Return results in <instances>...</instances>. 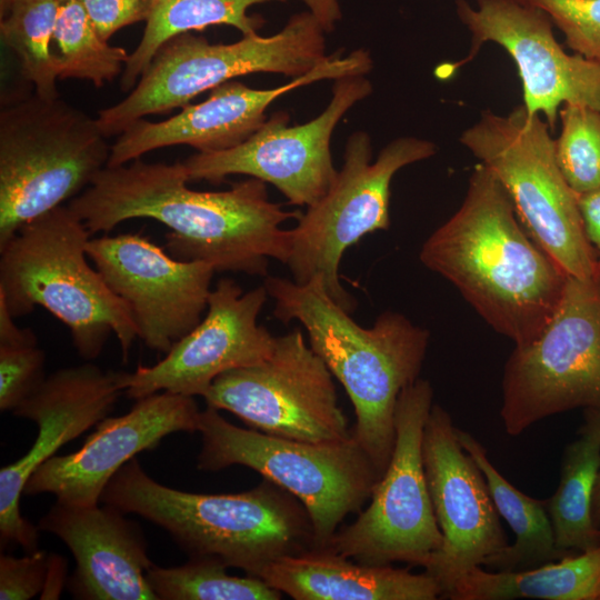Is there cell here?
Masks as SVG:
<instances>
[{"label": "cell", "mask_w": 600, "mask_h": 600, "mask_svg": "<svg viewBox=\"0 0 600 600\" xmlns=\"http://www.w3.org/2000/svg\"><path fill=\"white\" fill-rule=\"evenodd\" d=\"M182 162L104 167L68 207L91 233L136 218L167 226L166 250L183 261H203L216 272L267 276L269 258L287 263L291 231L281 228L302 212L271 202L266 182L249 177L224 191L188 188Z\"/></svg>", "instance_id": "obj_1"}, {"label": "cell", "mask_w": 600, "mask_h": 600, "mask_svg": "<svg viewBox=\"0 0 600 600\" xmlns=\"http://www.w3.org/2000/svg\"><path fill=\"white\" fill-rule=\"evenodd\" d=\"M419 258L514 347L542 331L568 278L531 238L508 192L481 162L461 206L428 237Z\"/></svg>", "instance_id": "obj_2"}, {"label": "cell", "mask_w": 600, "mask_h": 600, "mask_svg": "<svg viewBox=\"0 0 600 600\" xmlns=\"http://www.w3.org/2000/svg\"><path fill=\"white\" fill-rule=\"evenodd\" d=\"M263 286L273 316L304 327L310 347L346 389L356 413L352 437L381 477L394 447L398 397L419 378L429 331L394 311L361 327L330 298L321 276L306 283L267 277Z\"/></svg>", "instance_id": "obj_3"}, {"label": "cell", "mask_w": 600, "mask_h": 600, "mask_svg": "<svg viewBox=\"0 0 600 600\" xmlns=\"http://www.w3.org/2000/svg\"><path fill=\"white\" fill-rule=\"evenodd\" d=\"M100 502L162 528L189 558L257 578L281 557L316 549L304 506L267 479L239 493H193L161 484L132 458L110 479Z\"/></svg>", "instance_id": "obj_4"}, {"label": "cell", "mask_w": 600, "mask_h": 600, "mask_svg": "<svg viewBox=\"0 0 600 600\" xmlns=\"http://www.w3.org/2000/svg\"><path fill=\"white\" fill-rule=\"evenodd\" d=\"M91 232L69 208L36 218L0 247V298L13 318L40 306L62 321L84 360L100 356L111 333L123 361L138 329L129 306L87 261Z\"/></svg>", "instance_id": "obj_5"}, {"label": "cell", "mask_w": 600, "mask_h": 600, "mask_svg": "<svg viewBox=\"0 0 600 600\" xmlns=\"http://www.w3.org/2000/svg\"><path fill=\"white\" fill-rule=\"evenodd\" d=\"M97 119L37 93L0 111V247L21 227L84 191L107 167Z\"/></svg>", "instance_id": "obj_6"}, {"label": "cell", "mask_w": 600, "mask_h": 600, "mask_svg": "<svg viewBox=\"0 0 600 600\" xmlns=\"http://www.w3.org/2000/svg\"><path fill=\"white\" fill-rule=\"evenodd\" d=\"M326 29L309 10L292 16L277 33L242 36L233 43H210L190 32L166 42L130 93L102 109L97 123L108 138L149 114L183 108L202 92L258 72L296 79L328 59Z\"/></svg>", "instance_id": "obj_7"}, {"label": "cell", "mask_w": 600, "mask_h": 600, "mask_svg": "<svg viewBox=\"0 0 600 600\" xmlns=\"http://www.w3.org/2000/svg\"><path fill=\"white\" fill-rule=\"evenodd\" d=\"M197 468L206 472L244 466L301 501L312 520L316 549H324L349 514L360 511L381 478L353 437L337 442L280 438L201 411Z\"/></svg>", "instance_id": "obj_8"}, {"label": "cell", "mask_w": 600, "mask_h": 600, "mask_svg": "<svg viewBox=\"0 0 600 600\" xmlns=\"http://www.w3.org/2000/svg\"><path fill=\"white\" fill-rule=\"evenodd\" d=\"M460 142L497 177L528 233L566 274L592 277L598 257L577 194L558 166L547 121L522 104L506 116L486 110Z\"/></svg>", "instance_id": "obj_9"}, {"label": "cell", "mask_w": 600, "mask_h": 600, "mask_svg": "<svg viewBox=\"0 0 600 600\" xmlns=\"http://www.w3.org/2000/svg\"><path fill=\"white\" fill-rule=\"evenodd\" d=\"M437 146L416 137L389 142L372 158L371 139L357 131L349 137L341 169L329 191L301 213L291 231L286 266L297 283L321 276L330 298L352 313L357 301L341 284L340 261L363 236L390 227V186L402 168L431 158Z\"/></svg>", "instance_id": "obj_10"}, {"label": "cell", "mask_w": 600, "mask_h": 600, "mask_svg": "<svg viewBox=\"0 0 600 600\" xmlns=\"http://www.w3.org/2000/svg\"><path fill=\"white\" fill-rule=\"evenodd\" d=\"M577 408L600 409V262L592 277L568 276L551 318L514 347L502 377L500 417L509 436Z\"/></svg>", "instance_id": "obj_11"}, {"label": "cell", "mask_w": 600, "mask_h": 600, "mask_svg": "<svg viewBox=\"0 0 600 600\" xmlns=\"http://www.w3.org/2000/svg\"><path fill=\"white\" fill-rule=\"evenodd\" d=\"M433 389L418 378L403 388L394 411L390 462L371 502L349 526L337 530L329 549L364 564L406 562L426 567L443 541L424 472L422 438Z\"/></svg>", "instance_id": "obj_12"}, {"label": "cell", "mask_w": 600, "mask_h": 600, "mask_svg": "<svg viewBox=\"0 0 600 600\" xmlns=\"http://www.w3.org/2000/svg\"><path fill=\"white\" fill-rule=\"evenodd\" d=\"M332 373L301 329L276 337L262 362L220 374L202 397L208 407L237 416L249 428L304 442L348 440Z\"/></svg>", "instance_id": "obj_13"}, {"label": "cell", "mask_w": 600, "mask_h": 600, "mask_svg": "<svg viewBox=\"0 0 600 600\" xmlns=\"http://www.w3.org/2000/svg\"><path fill=\"white\" fill-rule=\"evenodd\" d=\"M363 74L334 80L327 108L312 120L288 126L289 116L276 112L247 140L222 151L198 152L182 163L189 181L222 182L228 176L244 174L273 184L294 206L319 201L337 178L331 136L341 118L371 94Z\"/></svg>", "instance_id": "obj_14"}, {"label": "cell", "mask_w": 600, "mask_h": 600, "mask_svg": "<svg viewBox=\"0 0 600 600\" xmlns=\"http://www.w3.org/2000/svg\"><path fill=\"white\" fill-rule=\"evenodd\" d=\"M457 14L471 33L473 59L486 42L511 57L522 83V106L529 114H543L554 129L559 110L573 103L600 112V62L568 53L557 41L552 21L539 8L518 0H457Z\"/></svg>", "instance_id": "obj_15"}, {"label": "cell", "mask_w": 600, "mask_h": 600, "mask_svg": "<svg viewBox=\"0 0 600 600\" xmlns=\"http://www.w3.org/2000/svg\"><path fill=\"white\" fill-rule=\"evenodd\" d=\"M422 458L434 516L443 537L424 567L442 588V598L470 569L509 542L486 478L462 448L449 412L433 403L422 438Z\"/></svg>", "instance_id": "obj_16"}, {"label": "cell", "mask_w": 600, "mask_h": 600, "mask_svg": "<svg viewBox=\"0 0 600 600\" xmlns=\"http://www.w3.org/2000/svg\"><path fill=\"white\" fill-rule=\"evenodd\" d=\"M88 257L130 308L138 337L167 353L194 329L208 307L214 268L173 258L140 234L90 239Z\"/></svg>", "instance_id": "obj_17"}, {"label": "cell", "mask_w": 600, "mask_h": 600, "mask_svg": "<svg viewBox=\"0 0 600 600\" xmlns=\"http://www.w3.org/2000/svg\"><path fill=\"white\" fill-rule=\"evenodd\" d=\"M268 297L263 284L243 293L233 279H220L199 324L162 360L129 372L124 394L136 400L162 391L203 397L220 374L264 361L276 340L258 323Z\"/></svg>", "instance_id": "obj_18"}, {"label": "cell", "mask_w": 600, "mask_h": 600, "mask_svg": "<svg viewBox=\"0 0 600 600\" xmlns=\"http://www.w3.org/2000/svg\"><path fill=\"white\" fill-rule=\"evenodd\" d=\"M129 372L104 371L92 363L54 371L12 413L33 421L38 434L29 451L0 470L1 543L38 550V527L20 512L30 476L67 442L109 417L124 393Z\"/></svg>", "instance_id": "obj_19"}, {"label": "cell", "mask_w": 600, "mask_h": 600, "mask_svg": "<svg viewBox=\"0 0 600 600\" xmlns=\"http://www.w3.org/2000/svg\"><path fill=\"white\" fill-rule=\"evenodd\" d=\"M371 68L369 52L357 49L348 56L330 54L310 72L272 89H253L230 80L210 90L206 100L187 104L164 121L142 118L131 123L110 147L107 167L123 166L152 150L177 144L198 152L231 149L263 124L266 110L279 97L316 81L367 74Z\"/></svg>", "instance_id": "obj_20"}, {"label": "cell", "mask_w": 600, "mask_h": 600, "mask_svg": "<svg viewBox=\"0 0 600 600\" xmlns=\"http://www.w3.org/2000/svg\"><path fill=\"white\" fill-rule=\"evenodd\" d=\"M200 414L193 397L162 391L141 398L126 414L101 420L79 450L43 462L23 494L52 493L63 506H97L122 466L171 433L198 431Z\"/></svg>", "instance_id": "obj_21"}, {"label": "cell", "mask_w": 600, "mask_h": 600, "mask_svg": "<svg viewBox=\"0 0 600 600\" xmlns=\"http://www.w3.org/2000/svg\"><path fill=\"white\" fill-rule=\"evenodd\" d=\"M103 503L69 507L56 502L38 529L58 537L76 568L67 587L81 600H158L146 573L153 566L139 524Z\"/></svg>", "instance_id": "obj_22"}, {"label": "cell", "mask_w": 600, "mask_h": 600, "mask_svg": "<svg viewBox=\"0 0 600 600\" xmlns=\"http://www.w3.org/2000/svg\"><path fill=\"white\" fill-rule=\"evenodd\" d=\"M296 600H436L442 588L428 572L352 562L329 549L281 557L258 576Z\"/></svg>", "instance_id": "obj_23"}, {"label": "cell", "mask_w": 600, "mask_h": 600, "mask_svg": "<svg viewBox=\"0 0 600 600\" xmlns=\"http://www.w3.org/2000/svg\"><path fill=\"white\" fill-rule=\"evenodd\" d=\"M269 1L287 0H157L139 44L129 53L121 73V89L132 90L158 50L179 34L221 24L238 29L242 36L258 33L263 20L249 16L248 11L256 4ZM300 1L327 32L332 31L341 19L340 0Z\"/></svg>", "instance_id": "obj_24"}, {"label": "cell", "mask_w": 600, "mask_h": 600, "mask_svg": "<svg viewBox=\"0 0 600 600\" xmlns=\"http://www.w3.org/2000/svg\"><path fill=\"white\" fill-rule=\"evenodd\" d=\"M452 600H600V546L518 571H467L447 594Z\"/></svg>", "instance_id": "obj_25"}, {"label": "cell", "mask_w": 600, "mask_h": 600, "mask_svg": "<svg viewBox=\"0 0 600 600\" xmlns=\"http://www.w3.org/2000/svg\"><path fill=\"white\" fill-rule=\"evenodd\" d=\"M457 437L481 469L499 516L516 537L514 543L490 557L484 566L494 571H518L569 556L556 547L547 499H534L512 486L491 463L486 449L471 433L457 428Z\"/></svg>", "instance_id": "obj_26"}, {"label": "cell", "mask_w": 600, "mask_h": 600, "mask_svg": "<svg viewBox=\"0 0 600 600\" xmlns=\"http://www.w3.org/2000/svg\"><path fill=\"white\" fill-rule=\"evenodd\" d=\"M600 470V442L584 433L563 452L560 480L547 499L556 547L574 554L600 546V527L592 514V498Z\"/></svg>", "instance_id": "obj_27"}, {"label": "cell", "mask_w": 600, "mask_h": 600, "mask_svg": "<svg viewBox=\"0 0 600 600\" xmlns=\"http://www.w3.org/2000/svg\"><path fill=\"white\" fill-rule=\"evenodd\" d=\"M60 0H12L0 20L2 42L18 57L22 77L44 99L59 98L52 48Z\"/></svg>", "instance_id": "obj_28"}, {"label": "cell", "mask_w": 600, "mask_h": 600, "mask_svg": "<svg viewBox=\"0 0 600 600\" xmlns=\"http://www.w3.org/2000/svg\"><path fill=\"white\" fill-rule=\"evenodd\" d=\"M52 43L59 79L88 80L97 88L122 73L129 58L98 34L80 0L60 1Z\"/></svg>", "instance_id": "obj_29"}, {"label": "cell", "mask_w": 600, "mask_h": 600, "mask_svg": "<svg viewBox=\"0 0 600 600\" xmlns=\"http://www.w3.org/2000/svg\"><path fill=\"white\" fill-rule=\"evenodd\" d=\"M221 562L189 558L176 567L152 566L147 581L158 600H280L282 593L260 578L232 576Z\"/></svg>", "instance_id": "obj_30"}, {"label": "cell", "mask_w": 600, "mask_h": 600, "mask_svg": "<svg viewBox=\"0 0 600 600\" xmlns=\"http://www.w3.org/2000/svg\"><path fill=\"white\" fill-rule=\"evenodd\" d=\"M554 139L556 159L576 194L600 187V112L581 104H563Z\"/></svg>", "instance_id": "obj_31"}, {"label": "cell", "mask_w": 600, "mask_h": 600, "mask_svg": "<svg viewBox=\"0 0 600 600\" xmlns=\"http://www.w3.org/2000/svg\"><path fill=\"white\" fill-rule=\"evenodd\" d=\"M518 1L544 11L574 53L600 62V0Z\"/></svg>", "instance_id": "obj_32"}, {"label": "cell", "mask_w": 600, "mask_h": 600, "mask_svg": "<svg viewBox=\"0 0 600 600\" xmlns=\"http://www.w3.org/2000/svg\"><path fill=\"white\" fill-rule=\"evenodd\" d=\"M46 354L34 346H0V410L13 411L46 379Z\"/></svg>", "instance_id": "obj_33"}, {"label": "cell", "mask_w": 600, "mask_h": 600, "mask_svg": "<svg viewBox=\"0 0 600 600\" xmlns=\"http://www.w3.org/2000/svg\"><path fill=\"white\" fill-rule=\"evenodd\" d=\"M51 554L43 550L24 557L1 554L0 599L29 600L41 594L46 588Z\"/></svg>", "instance_id": "obj_34"}, {"label": "cell", "mask_w": 600, "mask_h": 600, "mask_svg": "<svg viewBox=\"0 0 600 600\" xmlns=\"http://www.w3.org/2000/svg\"><path fill=\"white\" fill-rule=\"evenodd\" d=\"M94 30L108 41L123 27L147 21L157 0H80Z\"/></svg>", "instance_id": "obj_35"}, {"label": "cell", "mask_w": 600, "mask_h": 600, "mask_svg": "<svg viewBox=\"0 0 600 600\" xmlns=\"http://www.w3.org/2000/svg\"><path fill=\"white\" fill-rule=\"evenodd\" d=\"M577 201L582 218L586 234L596 250L600 262V187L581 194Z\"/></svg>", "instance_id": "obj_36"}, {"label": "cell", "mask_w": 600, "mask_h": 600, "mask_svg": "<svg viewBox=\"0 0 600 600\" xmlns=\"http://www.w3.org/2000/svg\"><path fill=\"white\" fill-rule=\"evenodd\" d=\"M6 302L0 298V346L19 347L37 344V337L30 328L14 323Z\"/></svg>", "instance_id": "obj_37"}, {"label": "cell", "mask_w": 600, "mask_h": 600, "mask_svg": "<svg viewBox=\"0 0 600 600\" xmlns=\"http://www.w3.org/2000/svg\"><path fill=\"white\" fill-rule=\"evenodd\" d=\"M64 561L61 557L51 554L48 580L41 599H57L64 582Z\"/></svg>", "instance_id": "obj_38"}, {"label": "cell", "mask_w": 600, "mask_h": 600, "mask_svg": "<svg viewBox=\"0 0 600 600\" xmlns=\"http://www.w3.org/2000/svg\"><path fill=\"white\" fill-rule=\"evenodd\" d=\"M580 433L588 434L600 442V409H586V423Z\"/></svg>", "instance_id": "obj_39"}, {"label": "cell", "mask_w": 600, "mask_h": 600, "mask_svg": "<svg viewBox=\"0 0 600 600\" xmlns=\"http://www.w3.org/2000/svg\"><path fill=\"white\" fill-rule=\"evenodd\" d=\"M592 514L594 522L600 527V470L597 477L593 498H592Z\"/></svg>", "instance_id": "obj_40"}, {"label": "cell", "mask_w": 600, "mask_h": 600, "mask_svg": "<svg viewBox=\"0 0 600 600\" xmlns=\"http://www.w3.org/2000/svg\"><path fill=\"white\" fill-rule=\"evenodd\" d=\"M12 0H0V18H3L10 7Z\"/></svg>", "instance_id": "obj_41"}, {"label": "cell", "mask_w": 600, "mask_h": 600, "mask_svg": "<svg viewBox=\"0 0 600 600\" xmlns=\"http://www.w3.org/2000/svg\"><path fill=\"white\" fill-rule=\"evenodd\" d=\"M61 1V0H60Z\"/></svg>", "instance_id": "obj_42"}]
</instances>
